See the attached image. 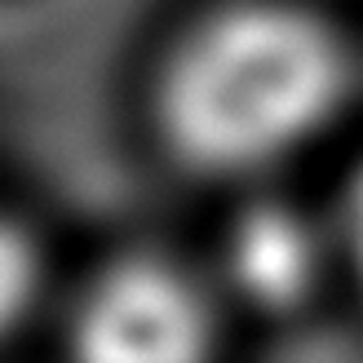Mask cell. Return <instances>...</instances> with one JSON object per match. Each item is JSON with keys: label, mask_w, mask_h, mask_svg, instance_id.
<instances>
[{"label": "cell", "mask_w": 363, "mask_h": 363, "mask_svg": "<svg viewBox=\"0 0 363 363\" xmlns=\"http://www.w3.org/2000/svg\"><path fill=\"white\" fill-rule=\"evenodd\" d=\"M346 102V53L311 13H217L160 80V124L191 169L248 173L293 155Z\"/></svg>", "instance_id": "obj_1"}, {"label": "cell", "mask_w": 363, "mask_h": 363, "mask_svg": "<svg viewBox=\"0 0 363 363\" xmlns=\"http://www.w3.org/2000/svg\"><path fill=\"white\" fill-rule=\"evenodd\" d=\"M71 354L76 363H208L213 311L177 266L116 262L76 306Z\"/></svg>", "instance_id": "obj_2"}, {"label": "cell", "mask_w": 363, "mask_h": 363, "mask_svg": "<svg viewBox=\"0 0 363 363\" xmlns=\"http://www.w3.org/2000/svg\"><path fill=\"white\" fill-rule=\"evenodd\" d=\"M319 235L297 208L257 204L230 230V284L262 311H293L319 284Z\"/></svg>", "instance_id": "obj_3"}, {"label": "cell", "mask_w": 363, "mask_h": 363, "mask_svg": "<svg viewBox=\"0 0 363 363\" xmlns=\"http://www.w3.org/2000/svg\"><path fill=\"white\" fill-rule=\"evenodd\" d=\"M35 284H40V266H35L31 240L9 217H0V337L27 315Z\"/></svg>", "instance_id": "obj_4"}, {"label": "cell", "mask_w": 363, "mask_h": 363, "mask_svg": "<svg viewBox=\"0 0 363 363\" xmlns=\"http://www.w3.org/2000/svg\"><path fill=\"white\" fill-rule=\"evenodd\" d=\"M341 235H346V248H350V262L363 275V169L350 177L346 186V204H341Z\"/></svg>", "instance_id": "obj_5"}]
</instances>
